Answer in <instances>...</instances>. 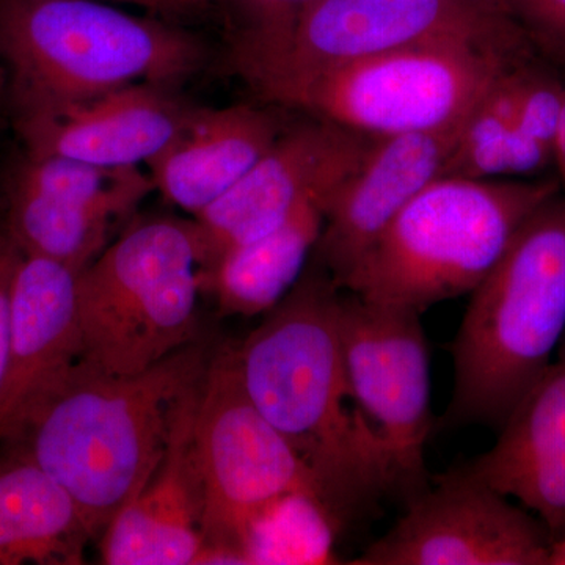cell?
Segmentation results:
<instances>
[{
  "label": "cell",
  "mask_w": 565,
  "mask_h": 565,
  "mask_svg": "<svg viewBox=\"0 0 565 565\" xmlns=\"http://www.w3.org/2000/svg\"><path fill=\"white\" fill-rule=\"evenodd\" d=\"M522 35L503 0H315L280 51L237 73L247 81L405 47Z\"/></svg>",
  "instance_id": "30bf717a"
},
{
  "label": "cell",
  "mask_w": 565,
  "mask_h": 565,
  "mask_svg": "<svg viewBox=\"0 0 565 565\" xmlns=\"http://www.w3.org/2000/svg\"><path fill=\"white\" fill-rule=\"evenodd\" d=\"M77 270L24 255L14 275L9 381L0 407V444L57 392L82 360Z\"/></svg>",
  "instance_id": "9a60e30c"
},
{
  "label": "cell",
  "mask_w": 565,
  "mask_h": 565,
  "mask_svg": "<svg viewBox=\"0 0 565 565\" xmlns=\"http://www.w3.org/2000/svg\"><path fill=\"white\" fill-rule=\"evenodd\" d=\"M373 140L313 117L282 129L237 184L193 217L202 239V269L273 232L308 196L344 180Z\"/></svg>",
  "instance_id": "7c38bea8"
},
{
  "label": "cell",
  "mask_w": 565,
  "mask_h": 565,
  "mask_svg": "<svg viewBox=\"0 0 565 565\" xmlns=\"http://www.w3.org/2000/svg\"><path fill=\"white\" fill-rule=\"evenodd\" d=\"M200 390L202 385L182 401L166 455L150 481L104 531V564H196L203 550L202 481L193 445Z\"/></svg>",
  "instance_id": "2e32d148"
},
{
  "label": "cell",
  "mask_w": 565,
  "mask_h": 565,
  "mask_svg": "<svg viewBox=\"0 0 565 565\" xmlns=\"http://www.w3.org/2000/svg\"><path fill=\"white\" fill-rule=\"evenodd\" d=\"M106 2L126 3V6H137L140 9L150 11V13L161 14V17L173 18L182 13L177 0H106Z\"/></svg>",
  "instance_id": "4316f807"
},
{
  "label": "cell",
  "mask_w": 565,
  "mask_h": 565,
  "mask_svg": "<svg viewBox=\"0 0 565 565\" xmlns=\"http://www.w3.org/2000/svg\"><path fill=\"white\" fill-rule=\"evenodd\" d=\"M497 444L463 470L565 534V337L557 356L500 427Z\"/></svg>",
  "instance_id": "e0dca14e"
},
{
  "label": "cell",
  "mask_w": 565,
  "mask_h": 565,
  "mask_svg": "<svg viewBox=\"0 0 565 565\" xmlns=\"http://www.w3.org/2000/svg\"><path fill=\"white\" fill-rule=\"evenodd\" d=\"M22 258L21 248L0 233V407L9 381L11 351V302L14 275Z\"/></svg>",
  "instance_id": "484cf974"
},
{
  "label": "cell",
  "mask_w": 565,
  "mask_h": 565,
  "mask_svg": "<svg viewBox=\"0 0 565 565\" xmlns=\"http://www.w3.org/2000/svg\"><path fill=\"white\" fill-rule=\"evenodd\" d=\"M195 221L140 223L77 274L82 360L107 374H137L192 344L202 291Z\"/></svg>",
  "instance_id": "52a82bcc"
},
{
  "label": "cell",
  "mask_w": 565,
  "mask_h": 565,
  "mask_svg": "<svg viewBox=\"0 0 565 565\" xmlns=\"http://www.w3.org/2000/svg\"><path fill=\"white\" fill-rule=\"evenodd\" d=\"M534 51L565 73V0H503Z\"/></svg>",
  "instance_id": "d4e9b609"
},
{
  "label": "cell",
  "mask_w": 565,
  "mask_h": 565,
  "mask_svg": "<svg viewBox=\"0 0 565 565\" xmlns=\"http://www.w3.org/2000/svg\"><path fill=\"white\" fill-rule=\"evenodd\" d=\"M565 337V192L542 203L470 294L446 427L500 429Z\"/></svg>",
  "instance_id": "277c9868"
},
{
  "label": "cell",
  "mask_w": 565,
  "mask_h": 565,
  "mask_svg": "<svg viewBox=\"0 0 565 565\" xmlns=\"http://www.w3.org/2000/svg\"><path fill=\"white\" fill-rule=\"evenodd\" d=\"M340 182L308 196L273 232L223 253L202 269V288L214 292L222 315L269 313L296 288L321 237L327 203Z\"/></svg>",
  "instance_id": "d6986e66"
},
{
  "label": "cell",
  "mask_w": 565,
  "mask_h": 565,
  "mask_svg": "<svg viewBox=\"0 0 565 565\" xmlns=\"http://www.w3.org/2000/svg\"><path fill=\"white\" fill-rule=\"evenodd\" d=\"M93 535L71 494L40 465L0 463V565H76Z\"/></svg>",
  "instance_id": "ffe728a7"
},
{
  "label": "cell",
  "mask_w": 565,
  "mask_h": 565,
  "mask_svg": "<svg viewBox=\"0 0 565 565\" xmlns=\"http://www.w3.org/2000/svg\"><path fill=\"white\" fill-rule=\"evenodd\" d=\"M178 6L182 13H188L189 10L199 9V7L206 6V3L217 2V0H177Z\"/></svg>",
  "instance_id": "f546056e"
},
{
  "label": "cell",
  "mask_w": 565,
  "mask_h": 565,
  "mask_svg": "<svg viewBox=\"0 0 565 565\" xmlns=\"http://www.w3.org/2000/svg\"><path fill=\"white\" fill-rule=\"evenodd\" d=\"M344 526L308 494H286L256 516L245 537L247 564H338L334 541Z\"/></svg>",
  "instance_id": "603a6c76"
},
{
  "label": "cell",
  "mask_w": 565,
  "mask_h": 565,
  "mask_svg": "<svg viewBox=\"0 0 565 565\" xmlns=\"http://www.w3.org/2000/svg\"><path fill=\"white\" fill-rule=\"evenodd\" d=\"M204 58L202 41L161 14L106 0H0V99L11 120L137 82L177 85Z\"/></svg>",
  "instance_id": "3957f363"
},
{
  "label": "cell",
  "mask_w": 565,
  "mask_h": 565,
  "mask_svg": "<svg viewBox=\"0 0 565 565\" xmlns=\"http://www.w3.org/2000/svg\"><path fill=\"white\" fill-rule=\"evenodd\" d=\"M557 172V181L561 184V191L565 192V99L563 114H561L559 129H557L555 145V161H553Z\"/></svg>",
  "instance_id": "83f0119b"
},
{
  "label": "cell",
  "mask_w": 565,
  "mask_h": 565,
  "mask_svg": "<svg viewBox=\"0 0 565 565\" xmlns=\"http://www.w3.org/2000/svg\"><path fill=\"white\" fill-rule=\"evenodd\" d=\"M535 55L505 70L482 95L441 177L505 180L534 177L553 166V156L531 143L519 126L523 71Z\"/></svg>",
  "instance_id": "7402d4cb"
},
{
  "label": "cell",
  "mask_w": 565,
  "mask_h": 565,
  "mask_svg": "<svg viewBox=\"0 0 565 565\" xmlns=\"http://www.w3.org/2000/svg\"><path fill=\"white\" fill-rule=\"evenodd\" d=\"M559 191L557 178H438L386 226L341 289L419 315L470 296L520 226Z\"/></svg>",
  "instance_id": "5b68a950"
},
{
  "label": "cell",
  "mask_w": 565,
  "mask_h": 565,
  "mask_svg": "<svg viewBox=\"0 0 565 565\" xmlns=\"http://www.w3.org/2000/svg\"><path fill=\"white\" fill-rule=\"evenodd\" d=\"M535 54L523 35L438 43L247 82L266 102L379 139L460 125L501 73Z\"/></svg>",
  "instance_id": "8992f818"
},
{
  "label": "cell",
  "mask_w": 565,
  "mask_h": 565,
  "mask_svg": "<svg viewBox=\"0 0 565 565\" xmlns=\"http://www.w3.org/2000/svg\"><path fill=\"white\" fill-rule=\"evenodd\" d=\"M546 565H565V534L552 539Z\"/></svg>",
  "instance_id": "f1b7e54d"
},
{
  "label": "cell",
  "mask_w": 565,
  "mask_h": 565,
  "mask_svg": "<svg viewBox=\"0 0 565 565\" xmlns=\"http://www.w3.org/2000/svg\"><path fill=\"white\" fill-rule=\"evenodd\" d=\"M126 212L68 202L6 174L0 184V233L24 255L43 256L81 273L106 248L114 222Z\"/></svg>",
  "instance_id": "44dd1931"
},
{
  "label": "cell",
  "mask_w": 565,
  "mask_h": 565,
  "mask_svg": "<svg viewBox=\"0 0 565 565\" xmlns=\"http://www.w3.org/2000/svg\"><path fill=\"white\" fill-rule=\"evenodd\" d=\"M281 131L273 114L247 104L195 107L169 147L147 163L152 184L195 217L237 184Z\"/></svg>",
  "instance_id": "ac0fdd59"
},
{
  "label": "cell",
  "mask_w": 565,
  "mask_h": 565,
  "mask_svg": "<svg viewBox=\"0 0 565 565\" xmlns=\"http://www.w3.org/2000/svg\"><path fill=\"white\" fill-rule=\"evenodd\" d=\"M341 292L316 264L236 355L253 404L313 471L345 526L399 492V482L384 441L349 396Z\"/></svg>",
  "instance_id": "6da1fadb"
},
{
  "label": "cell",
  "mask_w": 565,
  "mask_h": 565,
  "mask_svg": "<svg viewBox=\"0 0 565 565\" xmlns=\"http://www.w3.org/2000/svg\"><path fill=\"white\" fill-rule=\"evenodd\" d=\"M193 445L203 493V550L196 564H247L244 545L252 523L286 494L313 497L337 516L313 471L253 404L236 348L221 349L207 363Z\"/></svg>",
  "instance_id": "ba28073f"
},
{
  "label": "cell",
  "mask_w": 565,
  "mask_h": 565,
  "mask_svg": "<svg viewBox=\"0 0 565 565\" xmlns=\"http://www.w3.org/2000/svg\"><path fill=\"white\" fill-rule=\"evenodd\" d=\"M463 125L379 137L333 189L313 256L340 288L396 215L441 178Z\"/></svg>",
  "instance_id": "4fadbf2b"
},
{
  "label": "cell",
  "mask_w": 565,
  "mask_h": 565,
  "mask_svg": "<svg viewBox=\"0 0 565 565\" xmlns=\"http://www.w3.org/2000/svg\"><path fill=\"white\" fill-rule=\"evenodd\" d=\"M233 10L234 70L266 61L285 46L315 0H226Z\"/></svg>",
  "instance_id": "cb8c5ba5"
},
{
  "label": "cell",
  "mask_w": 565,
  "mask_h": 565,
  "mask_svg": "<svg viewBox=\"0 0 565 565\" xmlns=\"http://www.w3.org/2000/svg\"><path fill=\"white\" fill-rule=\"evenodd\" d=\"M544 523L463 470L437 476L353 565H546Z\"/></svg>",
  "instance_id": "8fae6325"
},
{
  "label": "cell",
  "mask_w": 565,
  "mask_h": 565,
  "mask_svg": "<svg viewBox=\"0 0 565 565\" xmlns=\"http://www.w3.org/2000/svg\"><path fill=\"white\" fill-rule=\"evenodd\" d=\"M340 340L349 396L388 449L407 503L430 487L424 448L434 419L422 315L343 289Z\"/></svg>",
  "instance_id": "9c48e42d"
},
{
  "label": "cell",
  "mask_w": 565,
  "mask_h": 565,
  "mask_svg": "<svg viewBox=\"0 0 565 565\" xmlns=\"http://www.w3.org/2000/svg\"><path fill=\"white\" fill-rule=\"evenodd\" d=\"M195 107L174 85L137 82L88 102L13 118L22 150L104 169H139L169 147Z\"/></svg>",
  "instance_id": "5bb4252c"
},
{
  "label": "cell",
  "mask_w": 565,
  "mask_h": 565,
  "mask_svg": "<svg viewBox=\"0 0 565 565\" xmlns=\"http://www.w3.org/2000/svg\"><path fill=\"white\" fill-rule=\"evenodd\" d=\"M207 363L193 343L137 374L81 362L3 444L71 494L96 537L150 481L182 401L202 385Z\"/></svg>",
  "instance_id": "7a4b0ae2"
}]
</instances>
